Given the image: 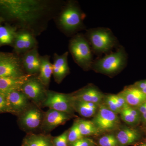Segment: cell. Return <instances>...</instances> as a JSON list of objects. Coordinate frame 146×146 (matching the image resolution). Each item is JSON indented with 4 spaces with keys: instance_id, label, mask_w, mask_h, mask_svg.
Masks as SVG:
<instances>
[{
    "instance_id": "6da1fadb",
    "label": "cell",
    "mask_w": 146,
    "mask_h": 146,
    "mask_svg": "<svg viewBox=\"0 0 146 146\" xmlns=\"http://www.w3.org/2000/svg\"><path fill=\"white\" fill-rule=\"evenodd\" d=\"M65 3L52 0H0V17L13 22L18 30L27 31L36 36L46 30Z\"/></svg>"
},
{
    "instance_id": "7a4b0ae2",
    "label": "cell",
    "mask_w": 146,
    "mask_h": 146,
    "mask_svg": "<svg viewBox=\"0 0 146 146\" xmlns=\"http://www.w3.org/2000/svg\"><path fill=\"white\" fill-rule=\"evenodd\" d=\"M85 17L78 2L70 0L65 2L54 19L60 31L68 36H72L85 29L84 23Z\"/></svg>"
},
{
    "instance_id": "3957f363",
    "label": "cell",
    "mask_w": 146,
    "mask_h": 146,
    "mask_svg": "<svg viewBox=\"0 0 146 146\" xmlns=\"http://www.w3.org/2000/svg\"><path fill=\"white\" fill-rule=\"evenodd\" d=\"M92 51L97 55L109 53L115 48H118L117 39L112 31L105 27H97L87 30L84 34Z\"/></svg>"
},
{
    "instance_id": "277c9868",
    "label": "cell",
    "mask_w": 146,
    "mask_h": 146,
    "mask_svg": "<svg viewBox=\"0 0 146 146\" xmlns=\"http://www.w3.org/2000/svg\"><path fill=\"white\" fill-rule=\"evenodd\" d=\"M127 55L124 48L120 46L115 52L106 54L94 60L91 69L97 72L108 75L116 74L125 68Z\"/></svg>"
},
{
    "instance_id": "5b68a950",
    "label": "cell",
    "mask_w": 146,
    "mask_h": 146,
    "mask_svg": "<svg viewBox=\"0 0 146 146\" xmlns=\"http://www.w3.org/2000/svg\"><path fill=\"white\" fill-rule=\"evenodd\" d=\"M69 50L74 62L84 70L91 69L94 61L93 52L84 34L78 33L72 36Z\"/></svg>"
},
{
    "instance_id": "8992f818",
    "label": "cell",
    "mask_w": 146,
    "mask_h": 146,
    "mask_svg": "<svg viewBox=\"0 0 146 146\" xmlns=\"http://www.w3.org/2000/svg\"><path fill=\"white\" fill-rule=\"evenodd\" d=\"M26 74L21 56L3 52L0 58V78L19 77Z\"/></svg>"
},
{
    "instance_id": "52a82bcc",
    "label": "cell",
    "mask_w": 146,
    "mask_h": 146,
    "mask_svg": "<svg viewBox=\"0 0 146 146\" xmlns=\"http://www.w3.org/2000/svg\"><path fill=\"white\" fill-rule=\"evenodd\" d=\"M44 106L67 114H72L73 108L70 96L69 95L48 91L46 99L43 102Z\"/></svg>"
},
{
    "instance_id": "ba28073f",
    "label": "cell",
    "mask_w": 146,
    "mask_h": 146,
    "mask_svg": "<svg viewBox=\"0 0 146 146\" xmlns=\"http://www.w3.org/2000/svg\"><path fill=\"white\" fill-rule=\"evenodd\" d=\"M93 122L100 131L114 130L119 123L117 114L112 112L104 105H102L99 108Z\"/></svg>"
},
{
    "instance_id": "9c48e42d",
    "label": "cell",
    "mask_w": 146,
    "mask_h": 146,
    "mask_svg": "<svg viewBox=\"0 0 146 146\" xmlns=\"http://www.w3.org/2000/svg\"><path fill=\"white\" fill-rule=\"evenodd\" d=\"M47 90L36 75L31 76L24 84L21 91L35 103L44 102Z\"/></svg>"
},
{
    "instance_id": "30bf717a",
    "label": "cell",
    "mask_w": 146,
    "mask_h": 146,
    "mask_svg": "<svg viewBox=\"0 0 146 146\" xmlns=\"http://www.w3.org/2000/svg\"><path fill=\"white\" fill-rule=\"evenodd\" d=\"M38 44L36 36L29 32L19 30L17 32L13 46L14 53L21 56L38 47Z\"/></svg>"
},
{
    "instance_id": "8fae6325",
    "label": "cell",
    "mask_w": 146,
    "mask_h": 146,
    "mask_svg": "<svg viewBox=\"0 0 146 146\" xmlns=\"http://www.w3.org/2000/svg\"><path fill=\"white\" fill-rule=\"evenodd\" d=\"M69 52H66L62 55L54 53L52 63V74L55 81L60 83L70 72L68 63Z\"/></svg>"
},
{
    "instance_id": "7c38bea8",
    "label": "cell",
    "mask_w": 146,
    "mask_h": 146,
    "mask_svg": "<svg viewBox=\"0 0 146 146\" xmlns=\"http://www.w3.org/2000/svg\"><path fill=\"white\" fill-rule=\"evenodd\" d=\"M71 99L93 103L98 105L104 96L96 86L89 85L70 95Z\"/></svg>"
},
{
    "instance_id": "4fadbf2b",
    "label": "cell",
    "mask_w": 146,
    "mask_h": 146,
    "mask_svg": "<svg viewBox=\"0 0 146 146\" xmlns=\"http://www.w3.org/2000/svg\"><path fill=\"white\" fill-rule=\"evenodd\" d=\"M70 115L55 110L49 109L46 112L42 121V128L49 131L70 119Z\"/></svg>"
},
{
    "instance_id": "5bb4252c",
    "label": "cell",
    "mask_w": 146,
    "mask_h": 146,
    "mask_svg": "<svg viewBox=\"0 0 146 146\" xmlns=\"http://www.w3.org/2000/svg\"><path fill=\"white\" fill-rule=\"evenodd\" d=\"M21 56L23 67L26 74L32 75L39 74L40 55L38 52V47L29 51Z\"/></svg>"
},
{
    "instance_id": "9a60e30c",
    "label": "cell",
    "mask_w": 146,
    "mask_h": 146,
    "mask_svg": "<svg viewBox=\"0 0 146 146\" xmlns=\"http://www.w3.org/2000/svg\"><path fill=\"white\" fill-rule=\"evenodd\" d=\"M4 94L12 113L25 110L28 105L29 98L22 91H11Z\"/></svg>"
},
{
    "instance_id": "2e32d148",
    "label": "cell",
    "mask_w": 146,
    "mask_h": 146,
    "mask_svg": "<svg viewBox=\"0 0 146 146\" xmlns=\"http://www.w3.org/2000/svg\"><path fill=\"white\" fill-rule=\"evenodd\" d=\"M119 94L131 107L137 108L146 102V95L134 85L126 86Z\"/></svg>"
},
{
    "instance_id": "e0dca14e",
    "label": "cell",
    "mask_w": 146,
    "mask_h": 146,
    "mask_svg": "<svg viewBox=\"0 0 146 146\" xmlns=\"http://www.w3.org/2000/svg\"><path fill=\"white\" fill-rule=\"evenodd\" d=\"M32 75L26 74L19 77L0 78V93L6 94L11 91H21L24 84Z\"/></svg>"
},
{
    "instance_id": "ac0fdd59",
    "label": "cell",
    "mask_w": 146,
    "mask_h": 146,
    "mask_svg": "<svg viewBox=\"0 0 146 146\" xmlns=\"http://www.w3.org/2000/svg\"><path fill=\"white\" fill-rule=\"evenodd\" d=\"M43 118L42 112L39 109L33 108L24 111L20 121L24 127L33 130L39 127L42 122Z\"/></svg>"
},
{
    "instance_id": "d6986e66",
    "label": "cell",
    "mask_w": 146,
    "mask_h": 146,
    "mask_svg": "<svg viewBox=\"0 0 146 146\" xmlns=\"http://www.w3.org/2000/svg\"><path fill=\"white\" fill-rule=\"evenodd\" d=\"M40 68L38 78L45 87H48L52 74V63L50 61V56L46 55L40 56Z\"/></svg>"
},
{
    "instance_id": "ffe728a7",
    "label": "cell",
    "mask_w": 146,
    "mask_h": 146,
    "mask_svg": "<svg viewBox=\"0 0 146 146\" xmlns=\"http://www.w3.org/2000/svg\"><path fill=\"white\" fill-rule=\"evenodd\" d=\"M116 138L121 146H126L136 143L140 138L139 132L134 129L126 127L118 132Z\"/></svg>"
},
{
    "instance_id": "44dd1931",
    "label": "cell",
    "mask_w": 146,
    "mask_h": 146,
    "mask_svg": "<svg viewBox=\"0 0 146 146\" xmlns=\"http://www.w3.org/2000/svg\"><path fill=\"white\" fill-rule=\"evenodd\" d=\"M71 100L74 109L84 117H91L96 113L98 110V105L96 104L72 99Z\"/></svg>"
},
{
    "instance_id": "7402d4cb",
    "label": "cell",
    "mask_w": 146,
    "mask_h": 146,
    "mask_svg": "<svg viewBox=\"0 0 146 146\" xmlns=\"http://www.w3.org/2000/svg\"><path fill=\"white\" fill-rule=\"evenodd\" d=\"M18 29L11 25H0V47L10 46L13 47L18 32Z\"/></svg>"
},
{
    "instance_id": "603a6c76",
    "label": "cell",
    "mask_w": 146,
    "mask_h": 146,
    "mask_svg": "<svg viewBox=\"0 0 146 146\" xmlns=\"http://www.w3.org/2000/svg\"><path fill=\"white\" fill-rule=\"evenodd\" d=\"M123 121L129 125L136 124L141 119V116L138 110L127 105L120 113Z\"/></svg>"
},
{
    "instance_id": "cb8c5ba5",
    "label": "cell",
    "mask_w": 146,
    "mask_h": 146,
    "mask_svg": "<svg viewBox=\"0 0 146 146\" xmlns=\"http://www.w3.org/2000/svg\"><path fill=\"white\" fill-rule=\"evenodd\" d=\"M80 132L82 136L96 135L100 132L93 121L87 120H79L77 121Z\"/></svg>"
},
{
    "instance_id": "d4e9b609",
    "label": "cell",
    "mask_w": 146,
    "mask_h": 146,
    "mask_svg": "<svg viewBox=\"0 0 146 146\" xmlns=\"http://www.w3.org/2000/svg\"><path fill=\"white\" fill-rule=\"evenodd\" d=\"M26 143L29 146H53L50 138L43 135H31L27 138Z\"/></svg>"
},
{
    "instance_id": "484cf974",
    "label": "cell",
    "mask_w": 146,
    "mask_h": 146,
    "mask_svg": "<svg viewBox=\"0 0 146 146\" xmlns=\"http://www.w3.org/2000/svg\"><path fill=\"white\" fill-rule=\"evenodd\" d=\"M84 138L80 130L77 122H75L68 132V142L70 144Z\"/></svg>"
},
{
    "instance_id": "4316f807",
    "label": "cell",
    "mask_w": 146,
    "mask_h": 146,
    "mask_svg": "<svg viewBox=\"0 0 146 146\" xmlns=\"http://www.w3.org/2000/svg\"><path fill=\"white\" fill-rule=\"evenodd\" d=\"M99 143L101 146H118L119 143L116 137L112 134H108L100 138Z\"/></svg>"
},
{
    "instance_id": "83f0119b",
    "label": "cell",
    "mask_w": 146,
    "mask_h": 146,
    "mask_svg": "<svg viewBox=\"0 0 146 146\" xmlns=\"http://www.w3.org/2000/svg\"><path fill=\"white\" fill-rule=\"evenodd\" d=\"M104 105L112 112L117 114L120 113L121 110L118 108L114 100L113 95H109L105 98Z\"/></svg>"
},
{
    "instance_id": "f1b7e54d",
    "label": "cell",
    "mask_w": 146,
    "mask_h": 146,
    "mask_svg": "<svg viewBox=\"0 0 146 146\" xmlns=\"http://www.w3.org/2000/svg\"><path fill=\"white\" fill-rule=\"evenodd\" d=\"M68 131H65L60 136L55 137L53 143L55 146H68Z\"/></svg>"
},
{
    "instance_id": "f546056e",
    "label": "cell",
    "mask_w": 146,
    "mask_h": 146,
    "mask_svg": "<svg viewBox=\"0 0 146 146\" xmlns=\"http://www.w3.org/2000/svg\"><path fill=\"white\" fill-rule=\"evenodd\" d=\"M12 113L4 94L0 93V113Z\"/></svg>"
},
{
    "instance_id": "4dcf8cb0",
    "label": "cell",
    "mask_w": 146,
    "mask_h": 146,
    "mask_svg": "<svg viewBox=\"0 0 146 146\" xmlns=\"http://www.w3.org/2000/svg\"><path fill=\"white\" fill-rule=\"evenodd\" d=\"M70 145L71 146H94V143L91 139L83 138Z\"/></svg>"
},
{
    "instance_id": "1f68e13d",
    "label": "cell",
    "mask_w": 146,
    "mask_h": 146,
    "mask_svg": "<svg viewBox=\"0 0 146 146\" xmlns=\"http://www.w3.org/2000/svg\"><path fill=\"white\" fill-rule=\"evenodd\" d=\"M143 122L146 123V102L137 108Z\"/></svg>"
},
{
    "instance_id": "d6a6232c",
    "label": "cell",
    "mask_w": 146,
    "mask_h": 146,
    "mask_svg": "<svg viewBox=\"0 0 146 146\" xmlns=\"http://www.w3.org/2000/svg\"><path fill=\"white\" fill-rule=\"evenodd\" d=\"M134 85L146 95V80L137 82Z\"/></svg>"
},
{
    "instance_id": "836d02e7",
    "label": "cell",
    "mask_w": 146,
    "mask_h": 146,
    "mask_svg": "<svg viewBox=\"0 0 146 146\" xmlns=\"http://www.w3.org/2000/svg\"><path fill=\"white\" fill-rule=\"evenodd\" d=\"M135 146H146V142H142L136 144Z\"/></svg>"
},
{
    "instance_id": "e575fe53",
    "label": "cell",
    "mask_w": 146,
    "mask_h": 146,
    "mask_svg": "<svg viewBox=\"0 0 146 146\" xmlns=\"http://www.w3.org/2000/svg\"><path fill=\"white\" fill-rule=\"evenodd\" d=\"M5 20L2 17H0V25H1L3 22H5Z\"/></svg>"
},
{
    "instance_id": "d590c367",
    "label": "cell",
    "mask_w": 146,
    "mask_h": 146,
    "mask_svg": "<svg viewBox=\"0 0 146 146\" xmlns=\"http://www.w3.org/2000/svg\"><path fill=\"white\" fill-rule=\"evenodd\" d=\"M3 53V52H0V58H1V56H2V55Z\"/></svg>"
},
{
    "instance_id": "8d00e7d4",
    "label": "cell",
    "mask_w": 146,
    "mask_h": 146,
    "mask_svg": "<svg viewBox=\"0 0 146 146\" xmlns=\"http://www.w3.org/2000/svg\"><path fill=\"white\" fill-rule=\"evenodd\" d=\"M24 146H29L26 143L25 145Z\"/></svg>"
}]
</instances>
